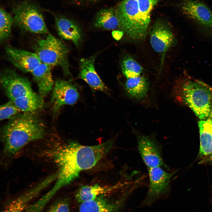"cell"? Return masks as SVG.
I'll use <instances>...</instances> for the list:
<instances>
[{
    "instance_id": "cell-1",
    "label": "cell",
    "mask_w": 212,
    "mask_h": 212,
    "mask_svg": "<svg viewBox=\"0 0 212 212\" xmlns=\"http://www.w3.org/2000/svg\"><path fill=\"white\" fill-rule=\"evenodd\" d=\"M113 139L93 146L82 145L70 141L60 145L55 152L54 160L58 168L55 184L45 194L50 200L61 188L69 185L80 172L90 169L112 148Z\"/></svg>"
},
{
    "instance_id": "cell-2",
    "label": "cell",
    "mask_w": 212,
    "mask_h": 212,
    "mask_svg": "<svg viewBox=\"0 0 212 212\" xmlns=\"http://www.w3.org/2000/svg\"><path fill=\"white\" fill-rule=\"evenodd\" d=\"M46 132L45 123L36 111L14 116L1 130L4 153L13 156L28 143L42 139Z\"/></svg>"
},
{
    "instance_id": "cell-3",
    "label": "cell",
    "mask_w": 212,
    "mask_h": 212,
    "mask_svg": "<svg viewBox=\"0 0 212 212\" xmlns=\"http://www.w3.org/2000/svg\"><path fill=\"white\" fill-rule=\"evenodd\" d=\"M161 0L122 1L116 8L119 29L132 40H144L147 34L152 11Z\"/></svg>"
},
{
    "instance_id": "cell-4",
    "label": "cell",
    "mask_w": 212,
    "mask_h": 212,
    "mask_svg": "<svg viewBox=\"0 0 212 212\" xmlns=\"http://www.w3.org/2000/svg\"><path fill=\"white\" fill-rule=\"evenodd\" d=\"M175 100L190 108L201 120L212 117V91L200 81L188 78L177 80L173 87Z\"/></svg>"
},
{
    "instance_id": "cell-5",
    "label": "cell",
    "mask_w": 212,
    "mask_h": 212,
    "mask_svg": "<svg viewBox=\"0 0 212 212\" xmlns=\"http://www.w3.org/2000/svg\"><path fill=\"white\" fill-rule=\"evenodd\" d=\"M33 48L42 63L52 67L59 66L65 75L70 74L68 49L62 41L49 33L44 39L37 40Z\"/></svg>"
},
{
    "instance_id": "cell-6",
    "label": "cell",
    "mask_w": 212,
    "mask_h": 212,
    "mask_svg": "<svg viewBox=\"0 0 212 212\" xmlns=\"http://www.w3.org/2000/svg\"><path fill=\"white\" fill-rule=\"evenodd\" d=\"M12 11L14 23L22 30L39 34L49 33L41 11L33 3L20 2L13 8Z\"/></svg>"
},
{
    "instance_id": "cell-7",
    "label": "cell",
    "mask_w": 212,
    "mask_h": 212,
    "mask_svg": "<svg viewBox=\"0 0 212 212\" xmlns=\"http://www.w3.org/2000/svg\"><path fill=\"white\" fill-rule=\"evenodd\" d=\"M139 153L148 168L160 167L168 170L162 155V146L153 134L145 135L134 131Z\"/></svg>"
},
{
    "instance_id": "cell-8",
    "label": "cell",
    "mask_w": 212,
    "mask_h": 212,
    "mask_svg": "<svg viewBox=\"0 0 212 212\" xmlns=\"http://www.w3.org/2000/svg\"><path fill=\"white\" fill-rule=\"evenodd\" d=\"M0 83L5 94L12 101L36 93L29 80L11 69H7L2 71L0 75Z\"/></svg>"
},
{
    "instance_id": "cell-9",
    "label": "cell",
    "mask_w": 212,
    "mask_h": 212,
    "mask_svg": "<svg viewBox=\"0 0 212 212\" xmlns=\"http://www.w3.org/2000/svg\"><path fill=\"white\" fill-rule=\"evenodd\" d=\"M177 6L185 17L212 34V12L205 3L198 0H179Z\"/></svg>"
},
{
    "instance_id": "cell-10",
    "label": "cell",
    "mask_w": 212,
    "mask_h": 212,
    "mask_svg": "<svg viewBox=\"0 0 212 212\" xmlns=\"http://www.w3.org/2000/svg\"><path fill=\"white\" fill-rule=\"evenodd\" d=\"M149 34L151 46L155 52L161 54L162 65L166 52L175 42L170 25L165 20L158 19L152 26Z\"/></svg>"
},
{
    "instance_id": "cell-11",
    "label": "cell",
    "mask_w": 212,
    "mask_h": 212,
    "mask_svg": "<svg viewBox=\"0 0 212 212\" xmlns=\"http://www.w3.org/2000/svg\"><path fill=\"white\" fill-rule=\"evenodd\" d=\"M52 91L51 102L54 112L64 105H74L79 97L77 88L70 81L57 79Z\"/></svg>"
},
{
    "instance_id": "cell-12",
    "label": "cell",
    "mask_w": 212,
    "mask_h": 212,
    "mask_svg": "<svg viewBox=\"0 0 212 212\" xmlns=\"http://www.w3.org/2000/svg\"><path fill=\"white\" fill-rule=\"evenodd\" d=\"M163 169L160 167L148 169L149 182L147 197L150 199L160 197L169 191L171 179L176 171L167 172Z\"/></svg>"
},
{
    "instance_id": "cell-13",
    "label": "cell",
    "mask_w": 212,
    "mask_h": 212,
    "mask_svg": "<svg viewBox=\"0 0 212 212\" xmlns=\"http://www.w3.org/2000/svg\"><path fill=\"white\" fill-rule=\"evenodd\" d=\"M56 178L55 173L47 177L25 193L12 200L7 205L3 212H25L31 201L42 190L55 180Z\"/></svg>"
},
{
    "instance_id": "cell-14",
    "label": "cell",
    "mask_w": 212,
    "mask_h": 212,
    "mask_svg": "<svg viewBox=\"0 0 212 212\" xmlns=\"http://www.w3.org/2000/svg\"><path fill=\"white\" fill-rule=\"evenodd\" d=\"M8 59L14 66L25 73H31L42 63L37 55L11 46L6 48Z\"/></svg>"
},
{
    "instance_id": "cell-15",
    "label": "cell",
    "mask_w": 212,
    "mask_h": 212,
    "mask_svg": "<svg viewBox=\"0 0 212 212\" xmlns=\"http://www.w3.org/2000/svg\"><path fill=\"white\" fill-rule=\"evenodd\" d=\"M95 57L94 56L80 60L79 77L84 80L92 90L108 93V88L95 70L94 66Z\"/></svg>"
},
{
    "instance_id": "cell-16",
    "label": "cell",
    "mask_w": 212,
    "mask_h": 212,
    "mask_svg": "<svg viewBox=\"0 0 212 212\" xmlns=\"http://www.w3.org/2000/svg\"><path fill=\"white\" fill-rule=\"evenodd\" d=\"M56 28L62 39L72 41L78 47L82 40V33L80 27L73 21L62 16L55 18Z\"/></svg>"
},
{
    "instance_id": "cell-17",
    "label": "cell",
    "mask_w": 212,
    "mask_h": 212,
    "mask_svg": "<svg viewBox=\"0 0 212 212\" xmlns=\"http://www.w3.org/2000/svg\"><path fill=\"white\" fill-rule=\"evenodd\" d=\"M52 68L42 63L31 73L37 85L39 94L43 97L52 91L55 82L52 75Z\"/></svg>"
},
{
    "instance_id": "cell-18",
    "label": "cell",
    "mask_w": 212,
    "mask_h": 212,
    "mask_svg": "<svg viewBox=\"0 0 212 212\" xmlns=\"http://www.w3.org/2000/svg\"><path fill=\"white\" fill-rule=\"evenodd\" d=\"M124 88L128 97L139 101L148 97L150 84L147 79L140 75L126 79Z\"/></svg>"
},
{
    "instance_id": "cell-19",
    "label": "cell",
    "mask_w": 212,
    "mask_h": 212,
    "mask_svg": "<svg viewBox=\"0 0 212 212\" xmlns=\"http://www.w3.org/2000/svg\"><path fill=\"white\" fill-rule=\"evenodd\" d=\"M126 184L118 183L111 186H103L98 184L82 186L76 193L75 198L78 202L82 203L100 196L111 193Z\"/></svg>"
},
{
    "instance_id": "cell-20",
    "label": "cell",
    "mask_w": 212,
    "mask_h": 212,
    "mask_svg": "<svg viewBox=\"0 0 212 212\" xmlns=\"http://www.w3.org/2000/svg\"><path fill=\"white\" fill-rule=\"evenodd\" d=\"M107 195L100 196L81 203L79 212H115L119 204L111 200Z\"/></svg>"
},
{
    "instance_id": "cell-21",
    "label": "cell",
    "mask_w": 212,
    "mask_h": 212,
    "mask_svg": "<svg viewBox=\"0 0 212 212\" xmlns=\"http://www.w3.org/2000/svg\"><path fill=\"white\" fill-rule=\"evenodd\" d=\"M199 129L200 147L199 154L201 156L212 153V120L209 118L198 122Z\"/></svg>"
},
{
    "instance_id": "cell-22",
    "label": "cell",
    "mask_w": 212,
    "mask_h": 212,
    "mask_svg": "<svg viewBox=\"0 0 212 212\" xmlns=\"http://www.w3.org/2000/svg\"><path fill=\"white\" fill-rule=\"evenodd\" d=\"M95 25L105 30L119 29L120 23L116 8H110L100 10L97 14Z\"/></svg>"
},
{
    "instance_id": "cell-23",
    "label": "cell",
    "mask_w": 212,
    "mask_h": 212,
    "mask_svg": "<svg viewBox=\"0 0 212 212\" xmlns=\"http://www.w3.org/2000/svg\"><path fill=\"white\" fill-rule=\"evenodd\" d=\"M12 102L23 112L37 111L42 108L44 105L43 97L36 93Z\"/></svg>"
},
{
    "instance_id": "cell-24",
    "label": "cell",
    "mask_w": 212,
    "mask_h": 212,
    "mask_svg": "<svg viewBox=\"0 0 212 212\" xmlns=\"http://www.w3.org/2000/svg\"><path fill=\"white\" fill-rule=\"evenodd\" d=\"M120 66L122 72L126 79L140 76L143 71L140 64L128 55L123 58Z\"/></svg>"
},
{
    "instance_id": "cell-25",
    "label": "cell",
    "mask_w": 212,
    "mask_h": 212,
    "mask_svg": "<svg viewBox=\"0 0 212 212\" xmlns=\"http://www.w3.org/2000/svg\"><path fill=\"white\" fill-rule=\"evenodd\" d=\"M14 23L13 18L11 14L4 9L0 10V40L1 42L10 36L12 26Z\"/></svg>"
},
{
    "instance_id": "cell-26",
    "label": "cell",
    "mask_w": 212,
    "mask_h": 212,
    "mask_svg": "<svg viewBox=\"0 0 212 212\" xmlns=\"http://www.w3.org/2000/svg\"><path fill=\"white\" fill-rule=\"evenodd\" d=\"M21 112L12 101L9 100L0 106V120L10 119Z\"/></svg>"
},
{
    "instance_id": "cell-27",
    "label": "cell",
    "mask_w": 212,
    "mask_h": 212,
    "mask_svg": "<svg viewBox=\"0 0 212 212\" xmlns=\"http://www.w3.org/2000/svg\"><path fill=\"white\" fill-rule=\"evenodd\" d=\"M47 212H70L69 200L64 199L54 203Z\"/></svg>"
},
{
    "instance_id": "cell-28",
    "label": "cell",
    "mask_w": 212,
    "mask_h": 212,
    "mask_svg": "<svg viewBox=\"0 0 212 212\" xmlns=\"http://www.w3.org/2000/svg\"><path fill=\"white\" fill-rule=\"evenodd\" d=\"M124 32L121 30H115L112 32L113 37L116 40H119L122 37Z\"/></svg>"
},
{
    "instance_id": "cell-29",
    "label": "cell",
    "mask_w": 212,
    "mask_h": 212,
    "mask_svg": "<svg viewBox=\"0 0 212 212\" xmlns=\"http://www.w3.org/2000/svg\"><path fill=\"white\" fill-rule=\"evenodd\" d=\"M211 155L209 157V160L211 163L212 164V153L210 154Z\"/></svg>"
},
{
    "instance_id": "cell-30",
    "label": "cell",
    "mask_w": 212,
    "mask_h": 212,
    "mask_svg": "<svg viewBox=\"0 0 212 212\" xmlns=\"http://www.w3.org/2000/svg\"></svg>"
}]
</instances>
